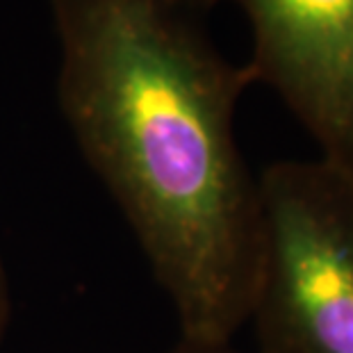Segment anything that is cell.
I'll return each instance as SVG.
<instances>
[{"label":"cell","instance_id":"cell-3","mask_svg":"<svg viewBox=\"0 0 353 353\" xmlns=\"http://www.w3.org/2000/svg\"><path fill=\"white\" fill-rule=\"evenodd\" d=\"M232 3L253 30V82L281 96L321 160L353 176V0Z\"/></svg>","mask_w":353,"mask_h":353},{"label":"cell","instance_id":"cell-5","mask_svg":"<svg viewBox=\"0 0 353 353\" xmlns=\"http://www.w3.org/2000/svg\"><path fill=\"white\" fill-rule=\"evenodd\" d=\"M171 353H239L230 344H192L180 340L178 347Z\"/></svg>","mask_w":353,"mask_h":353},{"label":"cell","instance_id":"cell-4","mask_svg":"<svg viewBox=\"0 0 353 353\" xmlns=\"http://www.w3.org/2000/svg\"><path fill=\"white\" fill-rule=\"evenodd\" d=\"M10 310H12L10 283H7L5 267H3V262H0V340H3L7 321H10Z\"/></svg>","mask_w":353,"mask_h":353},{"label":"cell","instance_id":"cell-1","mask_svg":"<svg viewBox=\"0 0 353 353\" xmlns=\"http://www.w3.org/2000/svg\"><path fill=\"white\" fill-rule=\"evenodd\" d=\"M64 119L176 310L180 340L230 344L258 288L260 187L235 139L253 82L210 43V0H50Z\"/></svg>","mask_w":353,"mask_h":353},{"label":"cell","instance_id":"cell-2","mask_svg":"<svg viewBox=\"0 0 353 353\" xmlns=\"http://www.w3.org/2000/svg\"><path fill=\"white\" fill-rule=\"evenodd\" d=\"M258 187V353H353V176L321 157L281 160Z\"/></svg>","mask_w":353,"mask_h":353}]
</instances>
